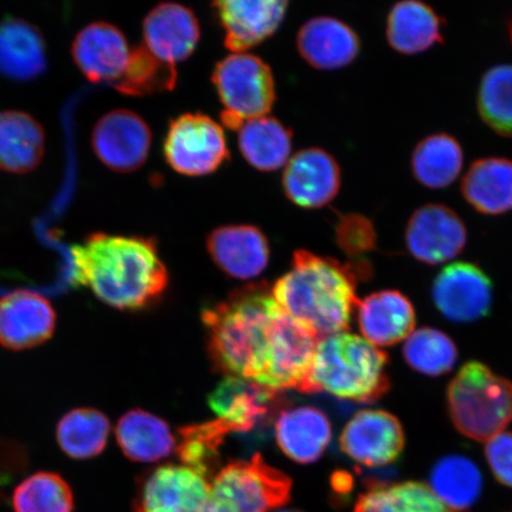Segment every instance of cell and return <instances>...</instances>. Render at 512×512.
Masks as SVG:
<instances>
[{"label":"cell","mask_w":512,"mask_h":512,"mask_svg":"<svg viewBox=\"0 0 512 512\" xmlns=\"http://www.w3.org/2000/svg\"><path fill=\"white\" fill-rule=\"evenodd\" d=\"M211 81L223 106L222 123L230 130L238 131L247 121L266 117L277 98L272 69L253 54L224 57L216 64Z\"/></svg>","instance_id":"52a82bcc"},{"label":"cell","mask_w":512,"mask_h":512,"mask_svg":"<svg viewBox=\"0 0 512 512\" xmlns=\"http://www.w3.org/2000/svg\"><path fill=\"white\" fill-rule=\"evenodd\" d=\"M210 258L229 277L251 280L270 262V243L258 227L229 224L216 228L207 239Z\"/></svg>","instance_id":"e0dca14e"},{"label":"cell","mask_w":512,"mask_h":512,"mask_svg":"<svg viewBox=\"0 0 512 512\" xmlns=\"http://www.w3.org/2000/svg\"><path fill=\"white\" fill-rule=\"evenodd\" d=\"M463 165L462 145L447 133L431 134L420 140L411 158L414 178L432 190L450 187L462 172Z\"/></svg>","instance_id":"f546056e"},{"label":"cell","mask_w":512,"mask_h":512,"mask_svg":"<svg viewBox=\"0 0 512 512\" xmlns=\"http://www.w3.org/2000/svg\"><path fill=\"white\" fill-rule=\"evenodd\" d=\"M356 286L349 266L300 249L272 293L281 309L319 341L348 331L358 305Z\"/></svg>","instance_id":"3957f363"},{"label":"cell","mask_w":512,"mask_h":512,"mask_svg":"<svg viewBox=\"0 0 512 512\" xmlns=\"http://www.w3.org/2000/svg\"><path fill=\"white\" fill-rule=\"evenodd\" d=\"M339 446L345 456L367 467L395 462L405 447L401 422L386 411L364 409L343 428Z\"/></svg>","instance_id":"4fadbf2b"},{"label":"cell","mask_w":512,"mask_h":512,"mask_svg":"<svg viewBox=\"0 0 512 512\" xmlns=\"http://www.w3.org/2000/svg\"><path fill=\"white\" fill-rule=\"evenodd\" d=\"M46 69V43L41 32L23 19H4L0 23V74L15 81H30Z\"/></svg>","instance_id":"484cf974"},{"label":"cell","mask_w":512,"mask_h":512,"mask_svg":"<svg viewBox=\"0 0 512 512\" xmlns=\"http://www.w3.org/2000/svg\"><path fill=\"white\" fill-rule=\"evenodd\" d=\"M485 457L498 482L512 488V433L503 432L489 440Z\"/></svg>","instance_id":"ab89813d"},{"label":"cell","mask_w":512,"mask_h":512,"mask_svg":"<svg viewBox=\"0 0 512 512\" xmlns=\"http://www.w3.org/2000/svg\"><path fill=\"white\" fill-rule=\"evenodd\" d=\"M232 430L220 420L189 426L179 431L181 441L176 451L185 466L210 478L219 462V448Z\"/></svg>","instance_id":"74e56055"},{"label":"cell","mask_w":512,"mask_h":512,"mask_svg":"<svg viewBox=\"0 0 512 512\" xmlns=\"http://www.w3.org/2000/svg\"><path fill=\"white\" fill-rule=\"evenodd\" d=\"M403 357L413 370L435 377L448 373L456 366L458 349L443 331L421 328L406 339Z\"/></svg>","instance_id":"8d00e7d4"},{"label":"cell","mask_w":512,"mask_h":512,"mask_svg":"<svg viewBox=\"0 0 512 512\" xmlns=\"http://www.w3.org/2000/svg\"><path fill=\"white\" fill-rule=\"evenodd\" d=\"M286 197L297 207H325L341 189V168L337 160L323 149L310 147L293 155L283 172Z\"/></svg>","instance_id":"9a60e30c"},{"label":"cell","mask_w":512,"mask_h":512,"mask_svg":"<svg viewBox=\"0 0 512 512\" xmlns=\"http://www.w3.org/2000/svg\"><path fill=\"white\" fill-rule=\"evenodd\" d=\"M467 203L488 216L512 211V159L486 157L473 162L462 182Z\"/></svg>","instance_id":"4316f807"},{"label":"cell","mask_w":512,"mask_h":512,"mask_svg":"<svg viewBox=\"0 0 512 512\" xmlns=\"http://www.w3.org/2000/svg\"><path fill=\"white\" fill-rule=\"evenodd\" d=\"M56 312L46 297L19 290L0 298V345L12 351L38 347L53 337Z\"/></svg>","instance_id":"2e32d148"},{"label":"cell","mask_w":512,"mask_h":512,"mask_svg":"<svg viewBox=\"0 0 512 512\" xmlns=\"http://www.w3.org/2000/svg\"><path fill=\"white\" fill-rule=\"evenodd\" d=\"M278 393L240 377L226 376L209 394L217 420L233 433H247L271 414Z\"/></svg>","instance_id":"ffe728a7"},{"label":"cell","mask_w":512,"mask_h":512,"mask_svg":"<svg viewBox=\"0 0 512 512\" xmlns=\"http://www.w3.org/2000/svg\"><path fill=\"white\" fill-rule=\"evenodd\" d=\"M388 362L386 352L348 331L319 339L304 393L374 402L388 392Z\"/></svg>","instance_id":"277c9868"},{"label":"cell","mask_w":512,"mask_h":512,"mask_svg":"<svg viewBox=\"0 0 512 512\" xmlns=\"http://www.w3.org/2000/svg\"><path fill=\"white\" fill-rule=\"evenodd\" d=\"M213 6L224 32V46L232 54H242L278 31L284 23L288 3L283 0H222Z\"/></svg>","instance_id":"5bb4252c"},{"label":"cell","mask_w":512,"mask_h":512,"mask_svg":"<svg viewBox=\"0 0 512 512\" xmlns=\"http://www.w3.org/2000/svg\"><path fill=\"white\" fill-rule=\"evenodd\" d=\"M354 512H451L430 486L405 482L376 486L358 498Z\"/></svg>","instance_id":"836d02e7"},{"label":"cell","mask_w":512,"mask_h":512,"mask_svg":"<svg viewBox=\"0 0 512 512\" xmlns=\"http://www.w3.org/2000/svg\"><path fill=\"white\" fill-rule=\"evenodd\" d=\"M132 49L121 30L106 22H95L83 28L72 46L76 66L95 83L111 85L124 74Z\"/></svg>","instance_id":"d6986e66"},{"label":"cell","mask_w":512,"mask_h":512,"mask_svg":"<svg viewBox=\"0 0 512 512\" xmlns=\"http://www.w3.org/2000/svg\"><path fill=\"white\" fill-rule=\"evenodd\" d=\"M274 512H300V511H297V510H275Z\"/></svg>","instance_id":"60d3db41"},{"label":"cell","mask_w":512,"mask_h":512,"mask_svg":"<svg viewBox=\"0 0 512 512\" xmlns=\"http://www.w3.org/2000/svg\"><path fill=\"white\" fill-rule=\"evenodd\" d=\"M176 81V67L159 60L140 44L132 49L124 74L112 86L125 95L145 96L171 91Z\"/></svg>","instance_id":"d590c367"},{"label":"cell","mask_w":512,"mask_h":512,"mask_svg":"<svg viewBox=\"0 0 512 512\" xmlns=\"http://www.w3.org/2000/svg\"><path fill=\"white\" fill-rule=\"evenodd\" d=\"M447 407L460 433L488 443L512 422V383L483 363H466L448 386Z\"/></svg>","instance_id":"5b68a950"},{"label":"cell","mask_w":512,"mask_h":512,"mask_svg":"<svg viewBox=\"0 0 512 512\" xmlns=\"http://www.w3.org/2000/svg\"><path fill=\"white\" fill-rule=\"evenodd\" d=\"M356 310L362 337L377 348L398 344L414 331V307L411 300L399 291L370 294L358 302Z\"/></svg>","instance_id":"7402d4cb"},{"label":"cell","mask_w":512,"mask_h":512,"mask_svg":"<svg viewBox=\"0 0 512 512\" xmlns=\"http://www.w3.org/2000/svg\"><path fill=\"white\" fill-rule=\"evenodd\" d=\"M238 131L241 155L256 170L277 171L292 157V133L278 119L266 115L249 120Z\"/></svg>","instance_id":"f1b7e54d"},{"label":"cell","mask_w":512,"mask_h":512,"mask_svg":"<svg viewBox=\"0 0 512 512\" xmlns=\"http://www.w3.org/2000/svg\"><path fill=\"white\" fill-rule=\"evenodd\" d=\"M428 486L448 510L465 512L482 495L483 477L470 458L453 454L433 466Z\"/></svg>","instance_id":"4dcf8cb0"},{"label":"cell","mask_w":512,"mask_h":512,"mask_svg":"<svg viewBox=\"0 0 512 512\" xmlns=\"http://www.w3.org/2000/svg\"><path fill=\"white\" fill-rule=\"evenodd\" d=\"M115 438L124 456L136 463L160 462L177 448L170 426L143 409H132L121 416L115 427Z\"/></svg>","instance_id":"d4e9b609"},{"label":"cell","mask_w":512,"mask_h":512,"mask_svg":"<svg viewBox=\"0 0 512 512\" xmlns=\"http://www.w3.org/2000/svg\"><path fill=\"white\" fill-rule=\"evenodd\" d=\"M432 297L438 311L450 322H477L490 312L491 280L482 268L471 262H454L435 278Z\"/></svg>","instance_id":"30bf717a"},{"label":"cell","mask_w":512,"mask_h":512,"mask_svg":"<svg viewBox=\"0 0 512 512\" xmlns=\"http://www.w3.org/2000/svg\"><path fill=\"white\" fill-rule=\"evenodd\" d=\"M405 238L413 258L437 266L464 251L467 229L456 211L443 204H427L414 211Z\"/></svg>","instance_id":"8fae6325"},{"label":"cell","mask_w":512,"mask_h":512,"mask_svg":"<svg viewBox=\"0 0 512 512\" xmlns=\"http://www.w3.org/2000/svg\"><path fill=\"white\" fill-rule=\"evenodd\" d=\"M14 512H74L72 486L60 473L40 471L19 483L12 492Z\"/></svg>","instance_id":"d6a6232c"},{"label":"cell","mask_w":512,"mask_h":512,"mask_svg":"<svg viewBox=\"0 0 512 512\" xmlns=\"http://www.w3.org/2000/svg\"><path fill=\"white\" fill-rule=\"evenodd\" d=\"M211 360L227 376L304 393L318 339L287 315L272 287L252 284L202 312Z\"/></svg>","instance_id":"6da1fadb"},{"label":"cell","mask_w":512,"mask_h":512,"mask_svg":"<svg viewBox=\"0 0 512 512\" xmlns=\"http://www.w3.org/2000/svg\"><path fill=\"white\" fill-rule=\"evenodd\" d=\"M209 491V478L189 466H158L139 479L133 512H203Z\"/></svg>","instance_id":"9c48e42d"},{"label":"cell","mask_w":512,"mask_h":512,"mask_svg":"<svg viewBox=\"0 0 512 512\" xmlns=\"http://www.w3.org/2000/svg\"><path fill=\"white\" fill-rule=\"evenodd\" d=\"M297 48L311 67L336 70L349 66L361 51L360 37L348 24L332 17H316L304 23Z\"/></svg>","instance_id":"44dd1931"},{"label":"cell","mask_w":512,"mask_h":512,"mask_svg":"<svg viewBox=\"0 0 512 512\" xmlns=\"http://www.w3.org/2000/svg\"><path fill=\"white\" fill-rule=\"evenodd\" d=\"M164 156L178 174L201 177L219 170L229 159V149L219 123L202 113H185L171 121Z\"/></svg>","instance_id":"ba28073f"},{"label":"cell","mask_w":512,"mask_h":512,"mask_svg":"<svg viewBox=\"0 0 512 512\" xmlns=\"http://www.w3.org/2000/svg\"><path fill=\"white\" fill-rule=\"evenodd\" d=\"M291 489L285 473L255 454L217 471L203 512H274L290 501Z\"/></svg>","instance_id":"8992f818"},{"label":"cell","mask_w":512,"mask_h":512,"mask_svg":"<svg viewBox=\"0 0 512 512\" xmlns=\"http://www.w3.org/2000/svg\"><path fill=\"white\" fill-rule=\"evenodd\" d=\"M477 108L492 131L512 138V64L486 70L479 83Z\"/></svg>","instance_id":"e575fe53"},{"label":"cell","mask_w":512,"mask_h":512,"mask_svg":"<svg viewBox=\"0 0 512 512\" xmlns=\"http://www.w3.org/2000/svg\"><path fill=\"white\" fill-rule=\"evenodd\" d=\"M510 37H511V41H512V30H511V32H510Z\"/></svg>","instance_id":"b9f144b4"},{"label":"cell","mask_w":512,"mask_h":512,"mask_svg":"<svg viewBox=\"0 0 512 512\" xmlns=\"http://www.w3.org/2000/svg\"><path fill=\"white\" fill-rule=\"evenodd\" d=\"M72 260L75 283L119 311L146 309L169 284L155 239L95 233L72 247Z\"/></svg>","instance_id":"7a4b0ae2"},{"label":"cell","mask_w":512,"mask_h":512,"mask_svg":"<svg viewBox=\"0 0 512 512\" xmlns=\"http://www.w3.org/2000/svg\"><path fill=\"white\" fill-rule=\"evenodd\" d=\"M144 46L165 63L175 66L194 54L201 27L194 11L182 4L163 3L143 22Z\"/></svg>","instance_id":"ac0fdd59"},{"label":"cell","mask_w":512,"mask_h":512,"mask_svg":"<svg viewBox=\"0 0 512 512\" xmlns=\"http://www.w3.org/2000/svg\"><path fill=\"white\" fill-rule=\"evenodd\" d=\"M152 132L137 113L115 110L96 123L92 134L95 155L108 169L121 174L137 171L151 150Z\"/></svg>","instance_id":"7c38bea8"},{"label":"cell","mask_w":512,"mask_h":512,"mask_svg":"<svg viewBox=\"0 0 512 512\" xmlns=\"http://www.w3.org/2000/svg\"><path fill=\"white\" fill-rule=\"evenodd\" d=\"M46 134L30 114L0 113V170L27 174L35 170L44 155Z\"/></svg>","instance_id":"83f0119b"},{"label":"cell","mask_w":512,"mask_h":512,"mask_svg":"<svg viewBox=\"0 0 512 512\" xmlns=\"http://www.w3.org/2000/svg\"><path fill=\"white\" fill-rule=\"evenodd\" d=\"M337 238L339 246L354 255L371 251L376 242L373 223L361 215L341 217L337 226Z\"/></svg>","instance_id":"f35d334b"},{"label":"cell","mask_w":512,"mask_h":512,"mask_svg":"<svg viewBox=\"0 0 512 512\" xmlns=\"http://www.w3.org/2000/svg\"><path fill=\"white\" fill-rule=\"evenodd\" d=\"M444 21L419 0L396 3L387 18L389 46L402 55H418L443 43Z\"/></svg>","instance_id":"cb8c5ba5"},{"label":"cell","mask_w":512,"mask_h":512,"mask_svg":"<svg viewBox=\"0 0 512 512\" xmlns=\"http://www.w3.org/2000/svg\"><path fill=\"white\" fill-rule=\"evenodd\" d=\"M111 422L94 408H76L60 420L56 440L62 452L75 460L100 456L110 439Z\"/></svg>","instance_id":"1f68e13d"},{"label":"cell","mask_w":512,"mask_h":512,"mask_svg":"<svg viewBox=\"0 0 512 512\" xmlns=\"http://www.w3.org/2000/svg\"><path fill=\"white\" fill-rule=\"evenodd\" d=\"M274 428L281 452L302 465L322 458L332 439L328 416L315 407L286 409L278 415Z\"/></svg>","instance_id":"603a6c76"}]
</instances>
